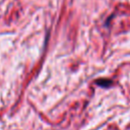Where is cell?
I'll use <instances>...</instances> for the list:
<instances>
[{"mask_svg": "<svg viewBox=\"0 0 130 130\" xmlns=\"http://www.w3.org/2000/svg\"><path fill=\"white\" fill-rule=\"evenodd\" d=\"M96 83L100 86H110V84H112V81L110 79H99L96 80Z\"/></svg>", "mask_w": 130, "mask_h": 130, "instance_id": "1", "label": "cell"}]
</instances>
